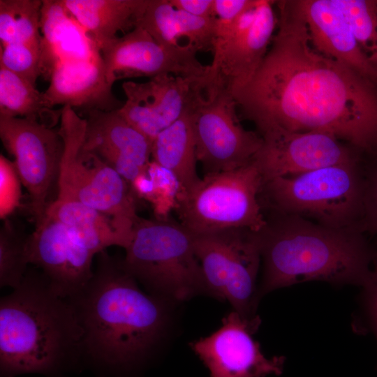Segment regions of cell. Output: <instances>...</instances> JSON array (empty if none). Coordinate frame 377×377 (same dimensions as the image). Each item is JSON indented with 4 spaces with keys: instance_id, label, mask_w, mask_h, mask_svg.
I'll return each instance as SVG.
<instances>
[{
    "instance_id": "obj_1",
    "label": "cell",
    "mask_w": 377,
    "mask_h": 377,
    "mask_svg": "<svg viewBox=\"0 0 377 377\" xmlns=\"http://www.w3.org/2000/svg\"><path fill=\"white\" fill-rule=\"evenodd\" d=\"M277 31L260 68L232 97L259 133L278 127L332 134L377 154V85L320 53L298 0L276 1Z\"/></svg>"
},
{
    "instance_id": "obj_14",
    "label": "cell",
    "mask_w": 377,
    "mask_h": 377,
    "mask_svg": "<svg viewBox=\"0 0 377 377\" xmlns=\"http://www.w3.org/2000/svg\"><path fill=\"white\" fill-rule=\"evenodd\" d=\"M259 134L263 145L255 161L264 182L356 161L363 156L352 146L327 133L274 127Z\"/></svg>"
},
{
    "instance_id": "obj_35",
    "label": "cell",
    "mask_w": 377,
    "mask_h": 377,
    "mask_svg": "<svg viewBox=\"0 0 377 377\" xmlns=\"http://www.w3.org/2000/svg\"><path fill=\"white\" fill-rule=\"evenodd\" d=\"M362 288V300L364 317L369 330L377 341V249L371 275Z\"/></svg>"
},
{
    "instance_id": "obj_31",
    "label": "cell",
    "mask_w": 377,
    "mask_h": 377,
    "mask_svg": "<svg viewBox=\"0 0 377 377\" xmlns=\"http://www.w3.org/2000/svg\"><path fill=\"white\" fill-rule=\"evenodd\" d=\"M146 172L152 182V192L148 198L158 215L166 218L172 209L176 208L181 187L172 173L153 161L147 165Z\"/></svg>"
},
{
    "instance_id": "obj_8",
    "label": "cell",
    "mask_w": 377,
    "mask_h": 377,
    "mask_svg": "<svg viewBox=\"0 0 377 377\" xmlns=\"http://www.w3.org/2000/svg\"><path fill=\"white\" fill-rule=\"evenodd\" d=\"M264 180L253 162L235 170L207 173L179 193L175 210L193 235L232 228L260 231L266 223L260 202Z\"/></svg>"
},
{
    "instance_id": "obj_3",
    "label": "cell",
    "mask_w": 377,
    "mask_h": 377,
    "mask_svg": "<svg viewBox=\"0 0 377 377\" xmlns=\"http://www.w3.org/2000/svg\"><path fill=\"white\" fill-rule=\"evenodd\" d=\"M258 232L263 277L259 297L309 281L363 286L377 248L356 228H334L300 216L268 212Z\"/></svg>"
},
{
    "instance_id": "obj_22",
    "label": "cell",
    "mask_w": 377,
    "mask_h": 377,
    "mask_svg": "<svg viewBox=\"0 0 377 377\" xmlns=\"http://www.w3.org/2000/svg\"><path fill=\"white\" fill-rule=\"evenodd\" d=\"M45 214L64 226L95 255L112 246L125 249L131 239L133 228L77 201L57 198L48 204Z\"/></svg>"
},
{
    "instance_id": "obj_7",
    "label": "cell",
    "mask_w": 377,
    "mask_h": 377,
    "mask_svg": "<svg viewBox=\"0 0 377 377\" xmlns=\"http://www.w3.org/2000/svg\"><path fill=\"white\" fill-rule=\"evenodd\" d=\"M86 129L84 118L71 107H62L57 198L77 201L133 228L139 216L131 186L97 154L84 148Z\"/></svg>"
},
{
    "instance_id": "obj_20",
    "label": "cell",
    "mask_w": 377,
    "mask_h": 377,
    "mask_svg": "<svg viewBox=\"0 0 377 377\" xmlns=\"http://www.w3.org/2000/svg\"><path fill=\"white\" fill-rule=\"evenodd\" d=\"M50 84L43 92L48 106H70L80 112L112 111L123 103L107 82L102 59L64 61L51 71Z\"/></svg>"
},
{
    "instance_id": "obj_19",
    "label": "cell",
    "mask_w": 377,
    "mask_h": 377,
    "mask_svg": "<svg viewBox=\"0 0 377 377\" xmlns=\"http://www.w3.org/2000/svg\"><path fill=\"white\" fill-rule=\"evenodd\" d=\"M313 46L377 85V69L362 52L352 28L333 0H298Z\"/></svg>"
},
{
    "instance_id": "obj_18",
    "label": "cell",
    "mask_w": 377,
    "mask_h": 377,
    "mask_svg": "<svg viewBox=\"0 0 377 377\" xmlns=\"http://www.w3.org/2000/svg\"><path fill=\"white\" fill-rule=\"evenodd\" d=\"M80 114L87 122L84 148L97 154L131 185L151 161V142L118 110Z\"/></svg>"
},
{
    "instance_id": "obj_2",
    "label": "cell",
    "mask_w": 377,
    "mask_h": 377,
    "mask_svg": "<svg viewBox=\"0 0 377 377\" xmlns=\"http://www.w3.org/2000/svg\"><path fill=\"white\" fill-rule=\"evenodd\" d=\"M121 259L98 254L94 274L71 304L83 332L84 356L114 370L142 362L161 339L168 314L165 300L144 293Z\"/></svg>"
},
{
    "instance_id": "obj_12",
    "label": "cell",
    "mask_w": 377,
    "mask_h": 377,
    "mask_svg": "<svg viewBox=\"0 0 377 377\" xmlns=\"http://www.w3.org/2000/svg\"><path fill=\"white\" fill-rule=\"evenodd\" d=\"M198 51L189 45L169 46L158 43L147 31L136 27L101 50L108 84L125 78L173 75L202 80L209 65L197 58Z\"/></svg>"
},
{
    "instance_id": "obj_30",
    "label": "cell",
    "mask_w": 377,
    "mask_h": 377,
    "mask_svg": "<svg viewBox=\"0 0 377 377\" xmlns=\"http://www.w3.org/2000/svg\"><path fill=\"white\" fill-rule=\"evenodd\" d=\"M42 46L9 44L0 48V66L22 77L36 86L41 76Z\"/></svg>"
},
{
    "instance_id": "obj_25",
    "label": "cell",
    "mask_w": 377,
    "mask_h": 377,
    "mask_svg": "<svg viewBox=\"0 0 377 377\" xmlns=\"http://www.w3.org/2000/svg\"><path fill=\"white\" fill-rule=\"evenodd\" d=\"M151 158L174 175L180 185V192L200 179L196 171L198 159L191 108L154 138Z\"/></svg>"
},
{
    "instance_id": "obj_32",
    "label": "cell",
    "mask_w": 377,
    "mask_h": 377,
    "mask_svg": "<svg viewBox=\"0 0 377 377\" xmlns=\"http://www.w3.org/2000/svg\"><path fill=\"white\" fill-rule=\"evenodd\" d=\"M363 214L362 230L377 239V155L363 156Z\"/></svg>"
},
{
    "instance_id": "obj_21",
    "label": "cell",
    "mask_w": 377,
    "mask_h": 377,
    "mask_svg": "<svg viewBox=\"0 0 377 377\" xmlns=\"http://www.w3.org/2000/svg\"><path fill=\"white\" fill-rule=\"evenodd\" d=\"M40 27L41 76L45 79L49 80L52 70L59 63L102 59L92 38L61 0H43Z\"/></svg>"
},
{
    "instance_id": "obj_6",
    "label": "cell",
    "mask_w": 377,
    "mask_h": 377,
    "mask_svg": "<svg viewBox=\"0 0 377 377\" xmlns=\"http://www.w3.org/2000/svg\"><path fill=\"white\" fill-rule=\"evenodd\" d=\"M121 258L125 269L152 295L186 301L208 294L193 234L168 217H138Z\"/></svg>"
},
{
    "instance_id": "obj_36",
    "label": "cell",
    "mask_w": 377,
    "mask_h": 377,
    "mask_svg": "<svg viewBox=\"0 0 377 377\" xmlns=\"http://www.w3.org/2000/svg\"><path fill=\"white\" fill-rule=\"evenodd\" d=\"M175 8L202 18H215L214 0H169Z\"/></svg>"
},
{
    "instance_id": "obj_11",
    "label": "cell",
    "mask_w": 377,
    "mask_h": 377,
    "mask_svg": "<svg viewBox=\"0 0 377 377\" xmlns=\"http://www.w3.org/2000/svg\"><path fill=\"white\" fill-rule=\"evenodd\" d=\"M237 108L232 95L210 89H202L191 108L197 159L205 174L248 165L262 147V137L242 126Z\"/></svg>"
},
{
    "instance_id": "obj_4",
    "label": "cell",
    "mask_w": 377,
    "mask_h": 377,
    "mask_svg": "<svg viewBox=\"0 0 377 377\" xmlns=\"http://www.w3.org/2000/svg\"><path fill=\"white\" fill-rule=\"evenodd\" d=\"M84 356L83 332L70 302L38 268L0 300L1 377L54 375Z\"/></svg>"
},
{
    "instance_id": "obj_29",
    "label": "cell",
    "mask_w": 377,
    "mask_h": 377,
    "mask_svg": "<svg viewBox=\"0 0 377 377\" xmlns=\"http://www.w3.org/2000/svg\"><path fill=\"white\" fill-rule=\"evenodd\" d=\"M26 236L8 220L0 230V286L16 288L22 281L29 265Z\"/></svg>"
},
{
    "instance_id": "obj_5",
    "label": "cell",
    "mask_w": 377,
    "mask_h": 377,
    "mask_svg": "<svg viewBox=\"0 0 377 377\" xmlns=\"http://www.w3.org/2000/svg\"><path fill=\"white\" fill-rule=\"evenodd\" d=\"M362 159L265 182L260 193L264 212L295 215L334 228L362 230Z\"/></svg>"
},
{
    "instance_id": "obj_24",
    "label": "cell",
    "mask_w": 377,
    "mask_h": 377,
    "mask_svg": "<svg viewBox=\"0 0 377 377\" xmlns=\"http://www.w3.org/2000/svg\"><path fill=\"white\" fill-rule=\"evenodd\" d=\"M98 49L135 28L149 0H61Z\"/></svg>"
},
{
    "instance_id": "obj_16",
    "label": "cell",
    "mask_w": 377,
    "mask_h": 377,
    "mask_svg": "<svg viewBox=\"0 0 377 377\" xmlns=\"http://www.w3.org/2000/svg\"><path fill=\"white\" fill-rule=\"evenodd\" d=\"M95 256L64 226L46 214L36 222L27 237L28 263L40 270L64 298L77 294L91 279Z\"/></svg>"
},
{
    "instance_id": "obj_13",
    "label": "cell",
    "mask_w": 377,
    "mask_h": 377,
    "mask_svg": "<svg viewBox=\"0 0 377 377\" xmlns=\"http://www.w3.org/2000/svg\"><path fill=\"white\" fill-rule=\"evenodd\" d=\"M1 140L14 158V164L31 200L36 222L40 220L49 203L47 197L58 175L63 140L52 128L37 121L0 116Z\"/></svg>"
},
{
    "instance_id": "obj_10",
    "label": "cell",
    "mask_w": 377,
    "mask_h": 377,
    "mask_svg": "<svg viewBox=\"0 0 377 377\" xmlns=\"http://www.w3.org/2000/svg\"><path fill=\"white\" fill-rule=\"evenodd\" d=\"M274 6L275 1L251 0L231 29L215 38L213 59L203 80L206 89L233 96L251 81L277 27Z\"/></svg>"
},
{
    "instance_id": "obj_33",
    "label": "cell",
    "mask_w": 377,
    "mask_h": 377,
    "mask_svg": "<svg viewBox=\"0 0 377 377\" xmlns=\"http://www.w3.org/2000/svg\"><path fill=\"white\" fill-rule=\"evenodd\" d=\"M22 182L14 162L0 155V217L6 219L20 205Z\"/></svg>"
},
{
    "instance_id": "obj_26",
    "label": "cell",
    "mask_w": 377,
    "mask_h": 377,
    "mask_svg": "<svg viewBox=\"0 0 377 377\" xmlns=\"http://www.w3.org/2000/svg\"><path fill=\"white\" fill-rule=\"evenodd\" d=\"M61 109L48 106L43 92L29 81L0 66V116L23 118L52 128Z\"/></svg>"
},
{
    "instance_id": "obj_28",
    "label": "cell",
    "mask_w": 377,
    "mask_h": 377,
    "mask_svg": "<svg viewBox=\"0 0 377 377\" xmlns=\"http://www.w3.org/2000/svg\"><path fill=\"white\" fill-rule=\"evenodd\" d=\"M350 24L370 64L377 69V0H333Z\"/></svg>"
},
{
    "instance_id": "obj_27",
    "label": "cell",
    "mask_w": 377,
    "mask_h": 377,
    "mask_svg": "<svg viewBox=\"0 0 377 377\" xmlns=\"http://www.w3.org/2000/svg\"><path fill=\"white\" fill-rule=\"evenodd\" d=\"M42 4L40 0H0L1 47L13 43L42 46Z\"/></svg>"
},
{
    "instance_id": "obj_9",
    "label": "cell",
    "mask_w": 377,
    "mask_h": 377,
    "mask_svg": "<svg viewBox=\"0 0 377 377\" xmlns=\"http://www.w3.org/2000/svg\"><path fill=\"white\" fill-rule=\"evenodd\" d=\"M193 236L208 294L228 301L243 318L256 316L262 260L258 232L232 228Z\"/></svg>"
},
{
    "instance_id": "obj_17",
    "label": "cell",
    "mask_w": 377,
    "mask_h": 377,
    "mask_svg": "<svg viewBox=\"0 0 377 377\" xmlns=\"http://www.w3.org/2000/svg\"><path fill=\"white\" fill-rule=\"evenodd\" d=\"M202 80L161 75L145 82H124L126 100L119 112L152 143L194 104L203 89Z\"/></svg>"
},
{
    "instance_id": "obj_23",
    "label": "cell",
    "mask_w": 377,
    "mask_h": 377,
    "mask_svg": "<svg viewBox=\"0 0 377 377\" xmlns=\"http://www.w3.org/2000/svg\"><path fill=\"white\" fill-rule=\"evenodd\" d=\"M158 43L182 45L187 40L198 52H212L216 36V19L192 15L172 6L169 0H149L138 25Z\"/></svg>"
},
{
    "instance_id": "obj_15",
    "label": "cell",
    "mask_w": 377,
    "mask_h": 377,
    "mask_svg": "<svg viewBox=\"0 0 377 377\" xmlns=\"http://www.w3.org/2000/svg\"><path fill=\"white\" fill-rule=\"evenodd\" d=\"M261 320L242 317L235 311L222 319L221 326L207 337L190 343L210 377H265L282 373L285 358H267L253 336Z\"/></svg>"
},
{
    "instance_id": "obj_34",
    "label": "cell",
    "mask_w": 377,
    "mask_h": 377,
    "mask_svg": "<svg viewBox=\"0 0 377 377\" xmlns=\"http://www.w3.org/2000/svg\"><path fill=\"white\" fill-rule=\"evenodd\" d=\"M251 0H214L216 36L228 32Z\"/></svg>"
}]
</instances>
